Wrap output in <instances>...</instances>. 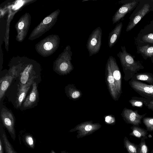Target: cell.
<instances>
[{"instance_id":"6da1fadb","label":"cell","mask_w":153,"mask_h":153,"mask_svg":"<svg viewBox=\"0 0 153 153\" xmlns=\"http://www.w3.org/2000/svg\"><path fill=\"white\" fill-rule=\"evenodd\" d=\"M121 49L122 51L118 52L117 56L120 59L124 74V79L128 81L144 67L139 61H135L133 56L126 51L125 46H121Z\"/></svg>"},{"instance_id":"7a4b0ae2","label":"cell","mask_w":153,"mask_h":153,"mask_svg":"<svg viewBox=\"0 0 153 153\" xmlns=\"http://www.w3.org/2000/svg\"><path fill=\"white\" fill-rule=\"evenodd\" d=\"M102 31L100 27L93 30L89 35L86 44V47L89 56L98 53L102 44Z\"/></svg>"},{"instance_id":"3957f363","label":"cell","mask_w":153,"mask_h":153,"mask_svg":"<svg viewBox=\"0 0 153 153\" xmlns=\"http://www.w3.org/2000/svg\"><path fill=\"white\" fill-rule=\"evenodd\" d=\"M102 125L98 123H94L92 121L81 123L69 131V132L76 131L77 139L92 134L100 129Z\"/></svg>"},{"instance_id":"277c9868","label":"cell","mask_w":153,"mask_h":153,"mask_svg":"<svg viewBox=\"0 0 153 153\" xmlns=\"http://www.w3.org/2000/svg\"><path fill=\"white\" fill-rule=\"evenodd\" d=\"M128 83L131 88L143 97L153 100V85L140 81L130 80Z\"/></svg>"},{"instance_id":"5b68a950","label":"cell","mask_w":153,"mask_h":153,"mask_svg":"<svg viewBox=\"0 0 153 153\" xmlns=\"http://www.w3.org/2000/svg\"><path fill=\"white\" fill-rule=\"evenodd\" d=\"M147 113L140 114L138 110H133L125 108L121 114L124 121L126 123L134 126H139L142 123V120L145 117Z\"/></svg>"},{"instance_id":"8992f818","label":"cell","mask_w":153,"mask_h":153,"mask_svg":"<svg viewBox=\"0 0 153 153\" xmlns=\"http://www.w3.org/2000/svg\"><path fill=\"white\" fill-rule=\"evenodd\" d=\"M105 75L106 82L109 93L113 99L117 101L118 100L120 95L117 91L110 64L108 59L106 64Z\"/></svg>"},{"instance_id":"52a82bcc","label":"cell","mask_w":153,"mask_h":153,"mask_svg":"<svg viewBox=\"0 0 153 153\" xmlns=\"http://www.w3.org/2000/svg\"><path fill=\"white\" fill-rule=\"evenodd\" d=\"M1 119L11 138L15 140L16 137L14 127L15 120L12 114L9 111L3 108L1 113Z\"/></svg>"},{"instance_id":"ba28073f","label":"cell","mask_w":153,"mask_h":153,"mask_svg":"<svg viewBox=\"0 0 153 153\" xmlns=\"http://www.w3.org/2000/svg\"><path fill=\"white\" fill-rule=\"evenodd\" d=\"M108 59L110 62L117 91L120 95L122 93V76L120 71L114 57L112 56H110Z\"/></svg>"},{"instance_id":"9c48e42d","label":"cell","mask_w":153,"mask_h":153,"mask_svg":"<svg viewBox=\"0 0 153 153\" xmlns=\"http://www.w3.org/2000/svg\"><path fill=\"white\" fill-rule=\"evenodd\" d=\"M137 3V1H134L123 4L117 10L113 16V24L117 23L124 17L126 14L134 7Z\"/></svg>"},{"instance_id":"30bf717a","label":"cell","mask_w":153,"mask_h":153,"mask_svg":"<svg viewBox=\"0 0 153 153\" xmlns=\"http://www.w3.org/2000/svg\"><path fill=\"white\" fill-rule=\"evenodd\" d=\"M17 75L16 72L13 71L6 74L0 79V99L1 100L10 85L13 79Z\"/></svg>"},{"instance_id":"8fae6325","label":"cell","mask_w":153,"mask_h":153,"mask_svg":"<svg viewBox=\"0 0 153 153\" xmlns=\"http://www.w3.org/2000/svg\"><path fill=\"white\" fill-rule=\"evenodd\" d=\"M150 6L148 4H145L143 7L136 13L134 17L130 20L126 30L127 32L131 30L149 12Z\"/></svg>"},{"instance_id":"7c38bea8","label":"cell","mask_w":153,"mask_h":153,"mask_svg":"<svg viewBox=\"0 0 153 153\" xmlns=\"http://www.w3.org/2000/svg\"><path fill=\"white\" fill-rule=\"evenodd\" d=\"M33 78L31 79L25 85L19 84L16 101L17 108L21 106L31 85L33 84Z\"/></svg>"},{"instance_id":"4fadbf2b","label":"cell","mask_w":153,"mask_h":153,"mask_svg":"<svg viewBox=\"0 0 153 153\" xmlns=\"http://www.w3.org/2000/svg\"><path fill=\"white\" fill-rule=\"evenodd\" d=\"M120 22L117 24L109 33L108 37V45L111 48L117 43L120 36L123 27Z\"/></svg>"},{"instance_id":"5bb4252c","label":"cell","mask_w":153,"mask_h":153,"mask_svg":"<svg viewBox=\"0 0 153 153\" xmlns=\"http://www.w3.org/2000/svg\"><path fill=\"white\" fill-rule=\"evenodd\" d=\"M38 95L36 84L34 82L32 84V90L24 102L23 107L24 108L31 107L36 102L38 97Z\"/></svg>"},{"instance_id":"9a60e30c","label":"cell","mask_w":153,"mask_h":153,"mask_svg":"<svg viewBox=\"0 0 153 153\" xmlns=\"http://www.w3.org/2000/svg\"><path fill=\"white\" fill-rule=\"evenodd\" d=\"M65 92L67 97L73 100H79L82 95L81 91L77 89L74 84H69L66 86Z\"/></svg>"},{"instance_id":"2e32d148","label":"cell","mask_w":153,"mask_h":153,"mask_svg":"<svg viewBox=\"0 0 153 153\" xmlns=\"http://www.w3.org/2000/svg\"><path fill=\"white\" fill-rule=\"evenodd\" d=\"M0 137L1 139L5 153H17L9 140L6 132L1 125L0 128Z\"/></svg>"},{"instance_id":"e0dca14e","label":"cell","mask_w":153,"mask_h":153,"mask_svg":"<svg viewBox=\"0 0 153 153\" xmlns=\"http://www.w3.org/2000/svg\"><path fill=\"white\" fill-rule=\"evenodd\" d=\"M131 80L143 81L153 85V74L148 72L137 73L131 78Z\"/></svg>"},{"instance_id":"ac0fdd59","label":"cell","mask_w":153,"mask_h":153,"mask_svg":"<svg viewBox=\"0 0 153 153\" xmlns=\"http://www.w3.org/2000/svg\"><path fill=\"white\" fill-rule=\"evenodd\" d=\"M151 100L143 97H133L128 102L133 107L141 108L144 105L147 107Z\"/></svg>"},{"instance_id":"d6986e66","label":"cell","mask_w":153,"mask_h":153,"mask_svg":"<svg viewBox=\"0 0 153 153\" xmlns=\"http://www.w3.org/2000/svg\"><path fill=\"white\" fill-rule=\"evenodd\" d=\"M132 131L130 133L129 135L141 139L146 137L148 134L147 131L139 126L133 125L131 127Z\"/></svg>"},{"instance_id":"ffe728a7","label":"cell","mask_w":153,"mask_h":153,"mask_svg":"<svg viewBox=\"0 0 153 153\" xmlns=\"http://www.w3.org/2000/svg\"><path fill=\"white\" fill-rule=\"evenodd\" d=\"M123 144L128 153H139V145L131 142L126 136L124 137Z\"/></svg>"},{"instance_id":"44dd1931","label":"cell","mask_w":153,"mask_h":153,"mask_svg":"<svg viewBox=\"0 0 153 153\" xmlns=\"http://www.w3.org/2000/svg\"><path fill=\"white\" fill-rule=\"evenodd\" d=\"M31 68L30 67H27L25 68L22 73L20 78L19 84L25 85L31 79H30Z\"/></svg>"},{"instance_id":"7402d4cb","label":"cell","mask_w":153,"mask_h":153,"mask_svg":"<svg viewBox=\"0 0 153 153\" xmlns=\"http://www.w3.org/2000/svg\"><path fill=\"white\" fill-rule=\"evenodd\" d=\"M139 51L141 53L148 57L153 56V46L146 45L140 47Z\"/></svg>"},{"instance_id":"603a6c76","label":"cell","mask_w":153,"mask_h":153,"mask_svg":"<svg viewBox=\"0 0 153 153\" xmlns=\"http://www.w3.org/2000/svg\"><path fill=\"white\" fill-rule=\"evenodd\" d=\"M142 122L146 127L147 131H153V117H145Z\"/></svg>"},{"instance_id":"cb8c5ba5","label":"cell","mask_w":153,"mask_h":153,"mask_svg":"<svg viewBox=\"0 0 153 153\" xmlns=\"http://www.w3.org/2000/svg\"><path fill=\"white\" fill-rule=\"evenodd\" d=\"M147 136L141 139L139 146V153H149V148L146 143L145 139H147Z\"/></svg>"},{"instance_id":"d4e9b609","label":"cell","mask_w":153,"mask_h":153,"mask_svg":"<svg viewBox=\"0 0 153 153\" xmlns=\"http://www.w3.org/2000/svg\"><path fill=\"white\" fill-rule=\"evenodd\" d=\"M25 142L26 144L30 148L33 149L34 147V141L33 137L30 134H27L25 138Z\"/></svg>"},{"instance_id":"484cf974","label":"cell","mask_w":153,"mask_h":153,"mask_svg":"<svg viewBox=\"0 0 153 153\" xmlns=\"http://www.w3.org/2000/svg\"><path fill=\"white\" fill-rule=\"evenodd\" d=\"M143 41L153 43V33H151L143 36L142 37Z\"/></svg>"},{"instance_id":"4316f807","label":"cell","mask_w":153,"mask_h":153,"mask_svg":"<svg viewBox=\"0 0 153 153\" xmlns=\"http://www.w3.org/2000/svg\"><path fill=\"white\" fill-rule=\"evenodd\" d=\"M105 121L106 123L109 125H114L115 123V118L111 115L106 116L105 117Z\"/></svg>"},{"instance_id":"83f0119b","label":"cell","mask_w":153,"mask_h":153,"mask_svg":"<svg viewBox=\"0 0 153 153\" xmlns=\"http://www.w3.org/2000/svg\"><path fill=\"white\" fill-rule=\"evenodd\" d=\"M53 45L51 42H48L44 44L43 47L44 49L46 50H51L53 48Z\"/></svg>"},{"instance_id":"f1b7e54d","label":"cell","mask_w":153,"mask_h":153,"mask_svg":"<svg viewBox=\"0 0 153 153\" xmlns=\"http://www.w3.org/2000/svg\"><path fill=\"white\" fill-rule=\"evenodd\" d=\"M52 20L51 18L50 17L45 18L43 21V23L45 24H47L50 23Z\"/></svg>"},{"instance_id":"f546056e","label":"cell","mask_w":153,"mask_h":153,"mask_svg":"<svg viewBox=\"0 0 153 153\" xmlns=\"http://www.w3.org/2000/svg\"><path fill=\"white\" fill-rule=\"evenodd\" d=\"M4 146L1 138L0 137V153H4Z\"/></svg>"},{"instance_id":"4dcf8cb0","label":"cell","mask_w":153,"mask_h":153,"mask_svg":"<svg viewBox=\"0 0 153 153\" xmlns=\"http://www.w3.org/2000/svg\"><path fill=\"white\" fill-rule=\"evenodd\" d=\"M147 107L149 109L153 111V100L150 101Z\"/></svg>"},{"instance_id":"1f68e13d","label":"cell","mask_w":153,"mask_h":153,"mask_svg":"<svg viewBox=\"0 0 153 153\" xmlns=\"http://www.w3.org/2000/svg\"><path fill=\"white\" fill-rule=\"evenodd\" d=\"M24 26V23L22 22H21L19 24L18 27L19 29H22L23 28Z\"/></svg>"},{"instance_id":"d6a6232c","label":"cell","mask_w":153,"mask_h":153,"mask_svg":"<svg viewBox=\"0 0 153 153\" xmlns=\"http://www.w3.org/2000/svg\"><path fill=\"white\" fill-rule=\"evenodd\" d=\"M61 153H69L65 151H62L61 152Z\"/></svg>"},{"instance_id":"836d02e7","label":"cell","mask_w":153,"mask_h":153,"mask_svg":"<svg viewBox=\"0 0 153 153\" xmlns=\"http://www.w3.org/2000/svg\"><path fill=\"white\" fill-rule=\"evenodd\" d=\"M50 153H56L53 150H51Z\"/></svg>"},{"instance_id":"e575fe53","label":"cell","mask_w":153,"mask_h":153,"mask_svg":"<svg viewBox=\"0 0 153 153\" xmlns=\"http://www.w3.org/2000/svg\"><path fill=\"white\" fill-rule=\"evenodd\" d=\"M151 153H153V148L151 152Z\"/></svg>"}]
</instances>
